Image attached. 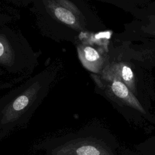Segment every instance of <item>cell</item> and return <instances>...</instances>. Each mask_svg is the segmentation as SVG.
Masks as SVG:
<instances>
[{
	"mask_svg": "<svg viewBox=\"0 0 155 155\" xmlns=\"http://www.w3.org/2000/svg\"><path fill=\"white\" fill-rule=\"evenodd\" d=\"M122 76L123 79L126 81L131 80L133 77V73L131 68L128 67L124 66L122 70Z\"/></svg>",
	"mask_w": 155,
	"mask_h": 155,
	"instance_id": "8992f818",
	"label": "cell"
},
{
	"mask_svg": "<svg viewBox=\"0 0 155 155\" xmlns=\"http://www.w3.org/2000/svg\"><path fill=\"white\" fill-rule=\"evenodd\" d=\"M41 51H35L18 30L0 27V76L9 79L10 85L29 77L39 64Z\"/></svg>",
	"mask_w": 155,
	"mask_h": 155,
	"instance_id": "3957f363",
	"label": "cell"
},
{
	"mask_svg": "<svg viewBox=\"0 0 155 155\" xmlns=\"http://www.w3.org/2000/svg\"><path fill=\"white\" fill-rule=\"evenodd\" d=\"M30 12L41 35L56 42L76 45L84 38L88 18L84 4L78 0H36Z\"/></svg>",
	"mask_w": 155,
	"mask_h": 155,
	"instance_id": "7a4b0ae2",
	"label": "cell"
},
{
	"mask_svg": "<svg viewBox=\"0 0 155 155\" xmlns=\"http://www.w3.org/2000/svg\"><path fill=\"white\" fill-rule=\"evenodd\" d=\"M110 33L109 32H102L96 35V38H110Z\"/></svg>",
	"mask_w": 155,
	"mask_h": 155,
	"instance_id": "52a82bcc",
	"label": "cell"
},
{
	"mask_svg": "<svg viewBox=\"0 0 155 155\" xmlns=\"http://www.w3.org/2000/svg\"><path fill=\"white\" fill-rule=\"evenodd\" d=\"M75 46L82 65L90 70L96 71L101 59L98 51L93 46L88 45L83 39Z\"/></svg>",
	"mask_w": 155,
	"mask_h": 155,
	"instance_id": "277c9868",
	"label": "cell"
},
{
	"mask_svg": "<svg viewBox=\"0 0 155 155\" xmlns=\"http://www.w3.org/2000/svg\"><path fill=\"white\" fill-rule=\"evenodd\" d=\"M111 89L115 95L120 98H125L128 94L127 87L120 81H114L111 85Z\"/></svg>",
	"mask_w": 155,
	"mask_h": 155,
	"instance_id": "5b68a950",
	"label": "cell"
},
{
	"mask_svg": "<svg viewBox=\"0 0 155 155\" xmlns=\"http://www.w3.org/2000/svg\"><path fill=\"white\" fill-rule=\"evenodd\" d=\"M61 69V63L51 62L0 97L1 137L30 120L56 82Z\"/></svg>",
	"mask_w": 155,
	"mask_h": 155,
	"instance_id": "6da1fadb",
	"label": "cell"
}]
</instances>
